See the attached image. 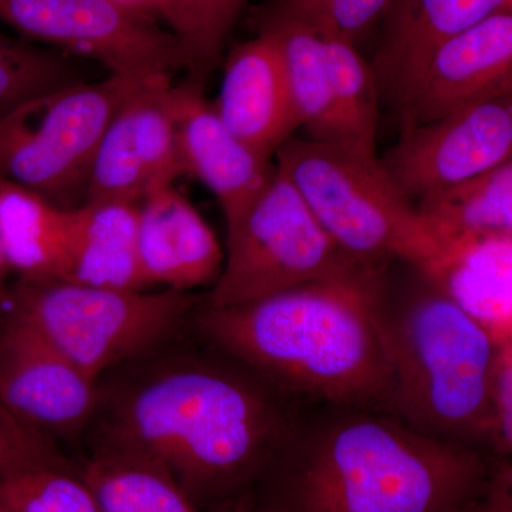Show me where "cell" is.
<instances>
[{
    "mask_svg": "<svg viewBox=\"0 0 512 512\" xmlns=\"http://www.w3.org/2000/svg\"><path fill=\"white\" fill-rule=\"evenodd\" d=\"M384 266L225 308L202 329L220 348L289 393L353 409H386L392 366L380 320Z\"/></svg>",
    "mask_w": 512,
    "mask_h": 512,
    "instance_id": "1",
    "label": "cell"
},
{
    "mask_svg": "<svg viewBox=\"0 0 512 512\" xmlns=\"http://www.w3.org/2000/svg\"><path fill=\"white\" fill-rule=\"evenodd\" d=\"M483 453L389 414H355L319 434L293 483L295 512H436L483 493Z\"/></svg>",
    "mask_w": 512,
    "mask_h": 512,
    "instance_id": "2",
    "label": "cell"
},
{
    "mask_svg": "<svg viewBox=\"0 0 512 512\" xmlns=\"http://www.w3.org/2000/svg\"><path fill=\"white\" fill-rule=\"evenodd\" d=\"M121 450L163 467L190 497L258 466L284 439L274 402L220 370L187 367L151 380L121 410Z\"/></svg>",
    "mask_w": 512,
    "mask_h": 512,
    "instance_id": "3",
    "label": "cell"
},
{
    "mask_svg": "<svg viewBox=\"0 0 512 512\" xmlns=\"http://www.w3.org/2000/svg\"><path fill=\"white\" fill-rule=\"evenodd\" d=\"M427 286L380 320L392 366L384 413L463 446H490L491 387L501 343L439 289ZM504 343V342H503Z\"/></svg>",
    "mask_w": 512,
    "mask_h": 512,
    "instance_id": "4",
    "label": "cell"
},
{
    "mask_svg": "<svg viewBox=\"0 0 512 512\" xmlns=\"http://www.w3.org/2000/svg\"><path fill=\"white\" fill-rule=\"evenodd\" d=\"M275 157L329 237L360 264L399 259L421 269L439 254V239L379 157L295 136Z\"/></svg>",
    "mask_w": 512,
    "mask_h": 512,
    "instance_id": "5",
    "label": "cell"
},
{
    "mask_svg": "<svg viewBox=\"0 0 512 512\" xmlns=\"http://www.w3.org/2000/svg\"><path fill=\"white\" fill-rule=\"evenodd\" d=\"M146 84L109 74L22 104L0 119V177L59 207H80L104 131L121 104Z\"/></svg>",
    "mask_w": 512,
    "mask_h": 512,
    "instance_id": "6",
    "label": "cell"
},
{
    "mask_svg": "<svg viewBox=\"0 0 512 512\" xmlns=\"http://www.w3.org/2000/svg\"><path fill=\"white\" fill-rule=\"evenodd\" d=\"M188 292L126 291L72 281H20L10 318L28 326L90 379L173 330Z\"/></svg>",
    "mask_w": 512,
    "mask_h": 512,
    "instance_id": "7",
    "label": "cell"
},
{
    "mask_svg": "<svg viewBox=\"0 0 512 512\" xmlns=\"http://www.w3.org/2000/svg\"><path fill=\"white\" fill-rule=\"evenodd\" d=\"M227 248L210 308L256 301L365 265L336 245L278 168L251 207L228 227Z\"/></svg>",
    "mask_w": 512,
    "mask_h": 512,
    "instance_id": "8",
    "label": "cell"
},
{
    "mask_svg": "<svg viewBox=\"0 0 512 512\" xmlns=\"http://www.w3.org/2000/svg\"><path fill=\"white\" fill-rule=\"evenodd\" d=\"M0 22L116 76L173 83L185 69L174 36L119 0H0Z\"/></svg>",
    "mask_w": 512,
    "mask_h": 512,
    "instance_id": "9",
    "label": "cell"
},
{
    "mask_svg": "<svg viewBox=\"0 0 512 512\" xmlns=\"http://www.w3.org/2000/svg\"><path fill=\"white\" fill-rule=\"evenodd\" d=\"M512 94L480 101L429 123L402 127L380 160L416 204L512 160Z\"/></svg>",
    "mask_w": 512,
    "mask_h": 512,
    "instance_id": "10",
    "label": "cell"
},
{
    "mask_svg": "<svg viewBox=\"0 0 512 512\" xmlns=\"http://www.w3.org/2000/svg\"><path fill=\"white\" fill-rule=\"evenodd\" d=\"M151 83L114 114L94 154L86 201L140 204L184 173L178 151L170 89Z\"/></svg>",
    "mask_w": 512,
    "mask_h": 512,
    "instance_id": "11",
    "label": "cell"
},
{
    "mask_svg": "<svg viewBox=\"0 0 512 512\" xmlns=\"http://www.w3.org/2000/svg\"><path fill=\"white\" fill-rule=\"evenodd\" d=\"M512 94V9L451 37L431 56L399 107L402 127Z\"/></svg>",
    "mask_w": 512,
    "mask_h": 512,
    "instance_id": "12",
    "label": "cell"
},
{
    "mask_svg": "<svg viewBox=\"0 0 512 512\" xmlns=\"http://www.w3.org/2000/svg\"><path fill=\"white\" fill-rule=\"evenodd\" d=\"M178 151L184 173L217 197L231 227L261 195L275 164L258 156L218 117L204 87L185 80L170 89Z\"/></svg>",
    "mask_w": 512,
    "mask_h": 512,
    "instance_id": "13",
    "label": "cell"
},
{
    "mask_svg": "<svg viewBox=\"0 0 512 512\" xmlns=\"http://www.w3.org/2000/svg\"><path fill=\"white\" fill-rule=\"evenodd\" d=\"M212 106L222 123L266 161L301 128L281 47L269 30L259 29L258 36L229 52Z\"/></svg>",
    "mask_w": 512,
    "mask_h": 512,
    "instance_id": "14",
    "label": "cell"
},
{
    "mask_svg": "<svg viewBox=\"0 0 512 512\" xmlns=\"http://www.w3.org/2000/svg\"><path fill=\"white\" fill-rule=\"evenodd\" d=\"M96 380L19 320L0 333V402L30 423L69 429L96 403Z\"/></svg>",
    "mask_w": 512,
    "mask_h": 512,
    "instance_id": "15",
    "label": "cell"
},
{
    "mask_svg": "<svg viewBox=\"0 0 512 512\" xmlns=\"http://www.w3.org/2000/svg\"><path fill=\"white\" fill-rule=\"evenodd\" d=\"M137 247L147 285L188 292L217 281L224 252L190 201L165 185L138 204Z\"/></svg>",
    "mask_w": 512,
    "mask_h": 512,
    "instance_id": "16",
    "label": "cell"
},
{
    "mask_svg": "<svg viewBox=\"0 0 512 512\" xmlns=\"http://www.w3.org/2000/svg\"><path fill=\"white\" fill-rule=\"evenodd\" d=\"M505 9L512 0H393L372 64L380 94L402 106L444 42Z\"/></svg>",
    "mask_w": 512,
    "mask_h": 512,
    "instance_id": "17",
    "label": "cell"
},
{
    "mask_svg": "<svg viewBox=\"0 0 512 512\" xmlns=\"http://www.w3.org/2000/svg\"><path fill=\"white\" fill-rule=\"evenodd\" d=\"M419 271L498 343L512 340V234L450 239Z\"/></svg>",
    "mask_w": 512,
    "mask_h": 512,
    "instance_id": "18",
    "label": "cell"
},
{
    "mask_svg": "<svg viewBox=\"0 0 512 512\" xmlns=\"http://www.w3.org/2000/svg\"><path fill=\"white\" fill-rule=\"evenodd\" d=\"M73 241V208L0 177V248L20 281H66Z\"/></svg>",
    "mask_w": 512,
    "mask_h": 512,
    "instance_id": "19",
    "label": "cell"
},
{
    "mask_svg": "<svg viewBox=\"0 0 512 512\" xmlns=\"http://www.w3.org/2000/svg\"><path fill=\"white\" fill-rule=\"evenodd\" d=\"M138 204L87 201L73 208V241L66 281L147 291L137 247Z\"/></svg>",
    "mask_w": 512,
    "mask_h": 512,
    "instance_id": "20",
    "label": "cell"
},
{
    "mask_svg": "<svg viewBox=\"0 0 512 512\" xmlns=\"http://www.w3.org/2000/svg\"><path fill=\"white\" fill-rule=\"evenodd\" d=\"M259 29L269 30L281 47L289 92L301 127L308 134L306 138L345 148L333 100L323 33L269 10L262 16Z\"/></svg>",
    "mask_w": 512,
    "mask_h": 512,
    "instance_id": "21",
    "label": "cell"
},
{
    "mask_svg": "<svg viewBox=\"0 0 512 512\" xmlns=\"http://www.w3.org/2000/svg\"><path fill=\"white\" fill-rule=\"evenodd\" d=\"M416 207L440 244L474 235L512 234V160L426 195Z\"/></svg>",
    "mask_w": 512,
    "mask_h": 512,
    "instance_id": "22",
    "label": "cell"
},
{
    "mask_svg": "<svg viewBox=\"0 0 512 512\" xmlns=\"http://www.w3.org/2000/svg\"><path fill=\"white\" fill-rule=\"evenodd\" d=\"M154 20L163 19L183 53L188 80L204 87L220 64L225 43L248 0H119Z\"/></svg>",
    "mask_w": 512,
    "mask_h": 512,
    "instance_id": "23",
    "label": "cell"
},
{
    "mask_svg": "<svg viewBox=\"0 0 512 512\" xmlns=\"http://www.w3.org/2000/svg\"><path fill=\"white\" fill-rule=\"evenodd\" d=\"M83 481L100 512H195L168 471L130 451L94 461Z\"/></svg>",
    "mask_w": 512,
    "mask_h": 512,
    "instance_id": "24",
    "label": "cell"
},
{
    "mask_svg": "<svg viewBox=\"0 0 512 512\" xmlns=\"http://www.w3.org/2000/svg\"><path fill=\"white\" fill-rule=\"evenodd\" d=\"M323 33V32H322ZM333 100L346 150L377 157L380 94L372 64L357 53L355 45L323 33Z\"/></svg>",
    "mask_w": 512,
    "mask_h": 512,
    "instance_id": "25",
    "label": "cell"
},
{
    "mask_svg": "<svg viewBox=\"0 0 512 512\" xmlns=\"http://www.w3.org/2000/svg\"><path fill=\"white\" fill-rule=\"evenodd\" d=\"M86 82L76 57L0 33V119L22 104Z\"/></svg>",
    "mask_w": 512,
    "mask_h": 512,
    "instance_id": "26",
    "label": "cell"
},
{
    "mask_svg": "<svg viewBox=\"0 0 512 512\" xmlns=\"http://www.w3.org/2000/svg\"><path fill=\"white\" fill-rule=\"evenodd\" d=\"M0 512H100L84 481L30 463L0 476Z\"/></svg>",
    "mask_w": 512,
    "mask_h": 512,
    "instance_id": "27",
    "label": "cell"
},
{
    "mask_svg": "<svg viewBox=\"0 0 512 512\" xmlns=\"http://www.w3.org/2000/svg\"><path fill=\"white\" fill-rule=\"evenodd\" d=\"M490 446L497 456L512 450V340L501 343L491 387Z\"/></svg>",
    "mask_w": 512,
    "mask_h": 512,
    "instance_id": "28",
    "label": "cell"
},
{
    "mask_svg": "<svg viewBox=\"0 0 512 512\" xmlns=\"http://www.w3.org/2000/svg\"><path fill=\"white\" fill-rule=\"evenodd\" d=\"M393 0H335L312 28L355 43L373 23L386 15Z\"/></svg>",
    "mask_w": 512,
    "mask_h": 512,
    "instance_id": "29",
    "label": "cell"
},
{
    "mask_svg": "<svg viewBox=\"0 0 512 512\" xmlns=\"http://www.w3.org/2000/svg\"><path fill=\"white\" fill-rule=\"evenodd\" d=\"M511 507V471L504 466L483 493L436 512H511Z\"/></svg>",
    "mask_w": 512,
    "mask_h": 512,
    "instance_id": "30",
    "label": "cell"
},
{
    "mask_svg": "<svg viewBox=\"0 0 512 512\" xmlns=\"http://www.w3.org/2000/svg\"><path fill=\"white\" fill-rule=\"evenodd\" d=\"M333 2L335 0H276L268 10L276 15L315 26Z\"/></svg>",
    "mask_w": 512,
    "mask_h": 512,
    "instance_id": "31",
    "label": "cell"
},
{
    "mask_svg": "<svg viewBox=\"0 0 512 512\" xmlns=\"http://www.w3.org/2000/svg\"><path fill=\"white\" fill-rule=\"evenodd\" d=\"M35 460L25 447L10 441L6 436H0V476L15 470L20 466Z\"/></svg>",
    "mask_w": 512,
    "mask_h": 512,
    "instance_id": "32",
    "label": "cell"
},
{
    "mask_svg": "<svg viewBox=\"0 0 512 512\" xmlns=\"http://www.w3.org/2000/svg\"><path fill=\"white\" fill-rule=\"evenodd\" d=\"M8 272V265H6L5 258H3L2 254V248H0V291H2L3 281H5V276Z\"/></svg>",
    "mask_w": 512,
    "mask_h": 512,
    "instance_id": "33",
    "label": "cell"
},
{
    "mask_svg": "<svg viewBox=\"0 0 512 512\" xmlns=\"http://www.w3.org/2000/svg\"><path fill=\"white\" fill-rule=\"evenodd\" d=\"M265 512H276V511H265Z\"/></svg>",
    "mask_w": 512,
    "mask_h": 512,
    "instance_id": "34",
    "label": "cell"
}]
</instances>
